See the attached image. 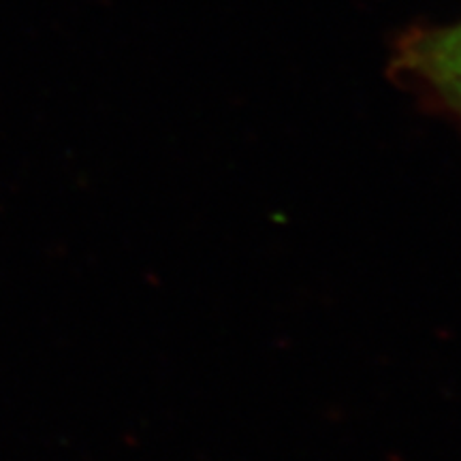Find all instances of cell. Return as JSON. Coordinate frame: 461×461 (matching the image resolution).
Returning <instances> with one entry per match:
<instances>
[{"label": "cell", "mask_w": 461, "mask_h": 461, "mask_svg": "<svg viewBox=\"0 0 461 461\" xmlns=\"http://www.w3.org/2000/svg\"><path fill=\"white\" fill-rule=\"evenodd\" d=\"M442 99H447L448 103H453V105L457 107L459 112H461V88H457V90H451V92H447V95L442 96Z\"/></svg>", "instance_id": "cell-2"}, {"label": "cell", "mask_w": 461, "mask_h": 461, "mask_svg": "<svg viewBox=\"0 0 461 461\" xmlns=\"http://www.w3.org/2000/svg\"><path fill=\"white\" fill-rule=\"evenodd\" d=\"M400 65L442 96L461 88V22L411 34L400 50Z\"/></svg>", "instance_id": "cell-1"}]
</instances>
